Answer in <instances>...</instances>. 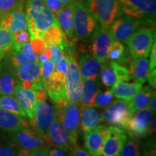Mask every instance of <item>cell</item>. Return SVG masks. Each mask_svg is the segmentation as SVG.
<instances>
[{
  "label": "cell",
  "mask_w": 156,
  "mask_h": 156,
  "mask_svg": "<svg viewBox=\"0 0 156 156\" xmlns=\"http://www.w3.org/2000/svg\"><path fill=\"white\" fill-rule=\"evenodd\" d=\"M98 20L91 12L87 0H75L74 33L75 39L87 42L93 38L98 28Z\"/></svg>",
  "instance_id": "6da1fadb"
},
{
  "label": "cell",
  "mask_w": 156,
  "mask_h": 156,
  "mask_svg": "<svg viewBox=\"0 0 156 156\" xmlns=\"http://www.w3.org/2000/svg\"><path fill=\"white\" fill-rule=\"evenodd\" d=\"M57 119L64 129L75 142H77L80 126L81 107L78 103L64 100L55 105Z\"/></svg>",
  "instance_id": "7a4b0ae2"
},
{
  "label": "cell",
  "mask_w": 156,
  "mask_h": 156,
  "mask_svg": "<svg viewBox=\"0 0 156 156\" xmlns=\"http://www.w3.org/2000/svg\"><path fill=\"white\" fill-rule=\"evenodd\" d=\"M122 13L155 26L156 0H119Z\"/></svg>",
  "instance_id": "3957f363"
},
{
  "label": "cell",
  "mask_w": 156,
  "mask_h": 156,
  "mask_svg": "<svg viewBox=\"0 0 156 156\" xmlns=\"http://www.w3.org/2000/svg\"><path fill=\"white\" fill-rule=\"evenodd\" d=\"M155 42V34L153 29L143 27L136 30L126 41L129 54L135 58L147 57Z\"/></svg>",
  "instance_id": "277c9868"
},
{
  "label": "cell",
  "mask_w": 156,
  "mask_h": 156,
  "mask_svg": "<svg viewBox=\"0 0 156 156\" xmlns=\"http://www.w3.org/2000/svg\"><path fill=\"white\" fill-rule=\"evenodd\" d=\"M91 12L101 26L109 28L122 13L119 0H87Z\"/></svg>",
  "instance_id": "5b68a950"
},
{
  "label": "cell",
  "mask_w": 156,
  "mask_h": 156,
  "mask_svg": "<svg viewBox=\"0 0 156 156\" xmlns=\"http://www.w3.org/2000/svg\"><path fill=\"white\" fill-rule=\"evenodd\" d=\"M132 116L128 101L121 99L106 106L101 114V120L102 122L126 130Z\"/></svg>",
  "instance_id": "8992f818"
},
{
  "label": "cell",
  "mask_w": 156,
  "mask_h": 156,
  "mask_svg": "<svg viewBox=\"0 0 156 156\" xmlns=\"http://www.w3.org/2000/svg\"><path fill=\"white\" fill-rule=\"evenodd\" d=\"M83 79L80 73L76 57H70L64 79V96L68 102L78 103L80 101Z\"/></svg>",
  "instance_id": "52a82bcc"
},
{
  "label": "cell",
  "mask_w": 156,
  "mask_h": 156,
  "mask_svg": "<svg viewBox=\"0 0 156 156\" xmlns=\"http://www.w3.org/2000/svg\"><path fill=\"white\" fill-rule=\"evenodd\" d=\"M57 118L55 107L46 101H37L34 116L30 121V124L44 136H47L48 129Z\"/></svg>",
  "instance_id": "ba28073f"
},
{
  "label": "cell",
  "mask_w": 156,
  "mask_h": 156,
  "mask_svg": "<svg viewBox=\"0 0 156 156\" xmlns=\"http://www.w3.org/2000/svg\"><path fill=\"white\" fill-rule=\"evenodd\" d=\"M12 133V141L19 149L37 150L49 147L46 136L34 129L23 128Z\"/></svg>",
  "instance_id": "9c48e42d"
},
{
  "label": "cell",
  "mask_w": 156,
  "mask_h": 156,
  "mask_svg": "<svg viewBox=\"0 0 156 156\" xmlns=\"http://www.w3.org/2000/svg\"><path fill=\"white\" fill-rule=\"evenodd\" d=\"M26 20L30 38H41L45 31L58 23L55 15L46 7L34 14L26 15Z\"/></svg>",
  "instance_id": "30bf717a"
},
{
  "label": "cell",
  "mask_w": 156,
  "mask_h": 156,
  "mask_svg": "<svg viewBox=\"0 0 156 156\" xmlns=\"http://www.w3.org/2000/svg\"><path fill=\"white\" fill-rule=\"evenodd\" d=\"M91 39L90 51L92 55L101 63L107 61L109 49L114 41L110 29L100 25Z\"/></svg>",
  "instance_id": "8fae6325"
},
{
  "label": "cell",
  "mask_w": 156,
  "mask_h": 156,
  "mask_svg": "<svg viewBox=\"0 0 156 156\" xmlns=\"http://www.w3.org/2000/svg\"><path fill=\"white\" fill-rule=\"evenodd\" d=\"M153 112L149 106H146L134 113L130 119L126 129L129 132V136L136 139L149 136V127L153 119Z\"/></svg>",
  "instance_id": "7c38bea8"
},
{
  "label": "cell",
  "mask_w": 156,
  "mask_h": 156,
  "mask_svg": "<svg viewBox=\"0 0 156 156\" xmlns=\"http://www.w3.org/2000/svg\"><path fill=\"white\" fill-rule=\"evenodd\" d=\"M46 139L49 147L60 148L67 152L77 146V142L69 135L57 118L48 129Z\"/></svg>",
  "instance_id": "4fadbf2b"
},
{
  "label": "cell",
  "mask_w": 156,
  "mask_h": 156,
  "mask_svg": "<svg viewBox=\"0 0 156 156\" xmlns=\"http://www.w3.org/2000/svg\"><path fill=\"white\" fill-rule=\"evenodd\" d=\"M139 20L129 15H121L109 27L114 41L126 42L140 25Z\"/></svg>",
  "instance_id": "5bb4252c"
},
{
  "label": "cell",
  "mask_w": 156,
  "mask_h": 156,
  "mask_svg": "<svg viewBox=\"0 0 156 156\" xmlns=\"http://www.w3.org/2000/svg\"><path fill=\"white\" fill-rule=\"evenodd\" d=\"M127 136L124 130L114 126H108V132L102 147V156H119Z\"/></svg>",
  "instance_id": "9a60e30c"
},
{
  "label": "cell",
  "mask_w": 156,
  "mask_h": 156,
  "mask_svg": "<svg viewBox=\"0 0 156 156\" xmlns=\"http://www.w3.org/2000/svg\"><path fill=\"white\" fill-rule=\"evenodd\" d=\"M19 85L14 67L5 56L0 62V95H13Z\"/></svg>",
  "instance_id": "2e32d148"
},
{
  "label": "cell",
  "mask_w": 156,
  "mask_h": 156,
  "mask_svg": "<svg viewBox=\"0 0 156 156\" xmlns=\"http://www.w3.org/2000/svg\"><path fill=\"white\" fill-rule=\"evenodd\" d=\"M107 132L108 126L99 125L93 130L83 134L85 148L90 156H102V147Z\"/></svg>",
  "instance_id": "e0dca14e"
},
{
  "label": "cell",
  "mask_w": 156,
  "mask_h": 156,
  "mask_svg": "<svg viewBox=\"0 0 156 156\" xmlns=\"http://www.w3.org/2000/svg\"><path fill=\"white\" fill-rule=\"evenodd\" d=\"M25 8H18L3 15L0 20V27L12 34L15 31L28 28Z\"/></svg>",
  "instance_id": "ac0fdd59"
},
{
  "label": "cell",
  "mask_w": 156,
  "mask_h": 156,
  "mask_svg": "<svg viewBox=\"0 0 156 156\" xmlns=\"http://www.w3.org/2000/svg\"><path fill=\"white\" fill-rule=\"evenodd\" d=\"M102 63L97 60L92 54L83 51L78 63L82 79L97 80L100 74Z\"/></svg>",
  "instance_id": "d6986e66"
},
{
  "label": "cell",
  "mask_w": 156,
  "mask_h": 156,
  "mask_svg": "<svg viewBox=\"0 0 156 156\" xmlns=\"http://www.w3.org/2000/svg\"><path fill=\"white\" fill-rule=\"evenodd\" d=\"M74 7L75 0L66 5L55 15L56 20L65 36L72 42L76 40L74 33Z\"/></svg>",
  "instance_id": "ffe728a7"
},
{
  "label": "cell",
  "mask_w": 156,
  "mask_h": 156,
  "mask_svg": "<svg viewBox=\"0 0 156 156\" xmlns=\"http://www.w3.org/2000/svg\"><path fill=\"white\" fill-rule=\"evenodd\" d=\"M41 38L47 46H57L64 52L74 44V42L70 41L67 38L58 23L45 31Z\"/></svg>",
  "instance_id": "44dd1931"
},
{
  "label": "cell",
  "mask_w": 156,
  "mask_h": 156,
  "mask_svg": "<svg viewBox=\"0 0 156 156\" xmlns=\"http://www.w3.org/2000/svg\"><path fill=\"white\" fill-rule=\"evenodd\" d=\"M13 95L18 101L30 119L34 116L37 103L36 93L34 90L25 89L20 85H17Z\"/></svg>",
  "instance_id": "7402d4cb"
},
{
  "label": "cell",
  "mask_w": 156,
  "mask_h": 156,
  "mask_svg": "<svg viewBox=\"0 0 156 156\" xmlns=\"http://www.w3.org/2000/svg\"><path fill=\"white\" fill-rule=\"evenodd\" d=\"M29 126V123L24 117L0 108V129L14 132Z\"/></svg>",
  "instance_id": "603a6c76"
},
{
  "label": "cell",
  "mask_w": 156,
  "mask_h": 156,
  "mask_svg": "<svg viewBox=\"0 0 156 156\" xmlns=\"http://www.w3.org/2000/svg\"><path fill=\"white\" fill-rule=\"evenodd\" d=\"M44 81L47 95L54 104H58L62 101L66 100L64 96V80L58 79L51 73Z\"/></svg>",
  "instance_id": "cb8c5ba5"
},
{
  "label": "cell",
  "mask_w": 156,
  "mask_h": 156,
  "mask_svg": "<svg viewBox=\"0 0 156 156\" xmlns=\"http://www.w3.org/2000/svg\"><path fill=\"white\" fill-rule=\"evenodd\" d=\"M142 84L134 81L129 83L125 81H116L112 85V92L114 97L126 101H129L142 88Z\"/></svg>",
  "instance_id": "d4e9b609"
},
{
  "label": "cell",
  "mask_w": 156,
  "mask_h": 156,
  "mask_svg": "<svg viewBox=\"0 0 156 156\" xmlns=\"http://www.w3.org/2000/svg\"><path fill=\"white\" fill-rule=\"evenodd\" d=\"M15 70L20 83L30 82L34 84L35 82L43 79L41 76V63L39 62H28L25 65L17 67Z\"/></svg>",
  "instance_id": "484cf974"
},
{
  "label": "cell",
  "mask_w": 156,
  "mask_h": 156,
  "mask_svg": "<svg viewBox=\"0 0 156 156\" xmlns=\"http://www.w3.org/2000/svg\"><path fill=\"white\" fill-rule=\"evenodd\" d=\"M129 73L132 79L144 84L147 81L150 73L149 61L147 57H141L132 60L129 63Z\"/></svg>",
  "instance_id": "4316f807"
},
{
  "label": "cell",
  "mask_w": 156,
  "mask_h": 156,
  "mask_svg": "<svg viewBox=\"0 0 156 156\" xmlns=\"http://www.w3.org/2000/svg\"><path fill=\"white\" fill-rule=\"evenodd\" d=\"M101 115L93 106L81 108L80 128L83 133L91 131L100 125Z\"/></svg>",
  "instance_id": "83f0119b"
},
{
  "label": "cell",
  "mask_w": 156,
  "mask_h": 156,
  "mask_svg": "<svg viewBox=\"0 0 156 156\" xmlns=\"http://www.w3.org/2000/svg\"><path fill=\"white\" fill-rule=\"evenodd\" d=\"M155 90L150 86L141 88L136 94L128 102L130 112L133 115L137 111L145 108L149 105L151 99L155 95Z\"/></svg>",
  "instance_id": "f1b7e54d"
},
{
  "label": "cell",
  "mask_w": 156,
  "mask_h": 156,
  "mask_svg": "<svg viewBox=\"0 0 156 156\" xmlns=\"http://www.w3.org/2000/svg\"><path fill=\"white\" fill-rule=\"evenodd\" d=\"M100 90V85L97 80L83 79L82 95L79 103L81 108L87 106H93L95 97Z\"/></svg>",
  "instance_id": "f546056e"
},
{
  "label": "cell",
  "mask_w": 156,
  "mask_h": 156,
  "mask_svg": "<svg viewBox=\"0 0 156 156\" xmlns=\"http://www.w3.org/2000/svg\"><path fill=\"white\" fill-rule=\"evenodd\" d=\"M0 108L26 118L27 114L14 95H0Z\"/></svg>",
  "instance_id": "4dcf8cb0"
},
{
  "label": "cell",
  "mask_w": 156,
  "mask_h": 156,
  "mask_svg": "<svg viewBox=\"0 0 156 156\" xmlns=\"http://www.w3.org/2000/svg\"><path fill=\"white\" fill-rule=\"evenodd\" d=\"M108 59L117 62L118 64H125L128 61L126 48L122 42L114 41L111 46L108 54Z\"/></svg>",
  "instance_id": "1f68e13d"
},
{
  "label": "cell",
  "mask_w": 156,
  "mask_h": 156,
  "mask_svg": "<svg viewBox=\"0 0 156 156\" xmlns=\"http://www.w3.org/2000/svg\"><path fill=\"white\" fill-rule=\"evenodd\" d=\"M14 46L11 33L0 27V62Z\"/></svg>",
  "instance_id": "d6a6232c"
},
{
  "label": "cell",
  "mask_w": 156,
  "mask_h": 156,
  "mask_svg": "<svg viewBox=\"0 0 156 156\" xmlns=\"http://www.w3.org/2000/svg\"><path fill=\"white\" fill-rule=\"evenodd\" d=\"M103 63L100 72L101 82L106 87H112L116 81L114 67L111 61H106Z\"/></svg>",
  "instance_id": "836d02e7"
},
{
  "label": "cell",
  "mask_w": 156,
  "mask_h": 156,
  "mask_svg": "<svg viewBox=\"0 0 156 156\" xmlns=\"http://www.w3.org/2000/svg\"><path fill=\"white\" fill-rule=\"evenodd\" d=\"M119 156H141L138 139L129 136L121 149Z\"/></svg>",
  "instance_id": "e575fe53"
},
{
  "label": "cell",
  "mask_w": 156,
  "mask_h": 156,
  "mask_svg": "<svg viewBox=\"0 0 156 156\" xmlns=\"http://www.w3.org/2000/svg\"><path fill=\"white\" fill-rule=\"evenodd\" d=\"M6 57L14 69H16L20 66L25 65L29 62L20 48H17L15 46H13L12 48L9 51V53L6 55Z\"/></svg>",
  "instance_id": "d590c367"
},
{
  "label": "cell",
  "mask_w": 156,
  "mask_h": 156,
  "mask_svg": "<svg viewBox=\"0 0 156 156\" xmlns=\"http://www.w3.org/2000/svg\"><path fill=\"white\" fill-rule=\"evenodd\" d=\"M114 101V95L112 90H108L106 91H99L95 97L93 106L104 108L108 106Z\"/></svg>",
  "instance_id": "8d00e7d4"
},
{
  "label": "cell",
  "mask_w": 156,
  "mask_h": 156,
  "mask_svg": "<svg viewBox=\"0 0 156 156\" xmlns=\"http://www.w3.org/2000/svg\"><path fill=\"white\" fill-rule=\"evenodd\" d=\"M25 0H0V15L18 8H25Z\"/></svg>",
  "instance_id": "74e56055"
},
{
  "label": "cell",
  "mask_w": 156,
  "mask_h": 156,
  "mask_svg": "<svg viewBox=\"0 0 156 156\" xmlns=\"http://www.w3.org/2000/svg\"><path fill=\"white\" fill-rule=\"evenodd\" d=\"M12 36L14 46L17 48H20L23 44L29 42L30 40V35L28 28L15 31L12 34Z\"/></svg>",
  "instance_id": "f35d334b"
},
{
  "label": "cell",
  "mask_w": 156,
  "mask_h": 156,
  "mask_svg": "<svg viewBox=\"0 0 156 156\" xmlns=\"http://www.w3.org/2000/svg\"><path fill=\"white\" fill-rule=\"evenodd\" d=\"M111 62H112L113 67H114L116 81L129 82L130 80H132L127 68L122 65V64H118L116 62L111 61Z\"/></svg>",
  "instance_id": "ab89813d"
},
{
  "label": "cell",
  "mask_w": 156,
  "mask_h": 156,
  "mask_svg": "<svg viewBox=\"0 0 156 156\" xmlns=\"http://www.w3.org/2000/svg\"><path fill=\"white\" fill-rule=\"evenodd\" d=\"M46 7L44 0H25V15L34 14Z\"/></svg>",
  "instance_id": "60d3db41"
},
{
  "label": "cell",
  "mask_w": 156,
  "mask_h": 156,
  "mask_svg": "<svg viewBox=\"0 0 156 156\" xmlns=\"http://www.w3.org/2000/svg\"><path fill=\"white\" fill-rule=\"evenodd\" d=\"M142 156H156L155 136L148 139L143 144L142 147Z\"/></svg>",
  "instance_id": "b9f144b4"
},
{
  "label": "cell",
  "mask_w": 156,
  "mask_h": 156,
  "mask_svg": "<svg viewBox=\"0 0 156 156\" xmlns=\"http://www.w3.org/2000/svg\"><path fill=\"white\" fill-rule=\"evenodd\" d=\"M50 147L37 150H23L17 151V156H46Z\"/></svg>",
  "instance_id": "7bdbcfd3"
},
{
  "label": "cell",
  "mask_w": 156,
  "mask_h": 156,
  "mask_svg": "<svg viewBox=\"0 0 156 156\" xmlns=\"http://www.w3.org/2000/svg\"><path fill=\"white\" fill-rule=\"evenodd\" d=\"M20 49L24 54L25 57L27 58V59L28 60L29 62H38V55L35 53L33 50V48H31V46L30 43L27 42L25 44H23L21 46Z\"/></svg>",
  "instance_id": "ee69618b"
},
{
  "label": "cell",
  "mask_w": 156,
  "mask_h": 156,
  "mask_svg": "<svg viewBox=\"0 0 156 156\" xmlns=\"http://www.w3.org/2000/svg\"><path fill=\"white\" fill-rule=\"evenodd\" d=\"M30 46L31 48H33L34 51L37 55H39L46 49L47 46L45 44L44 41L42 40L41 38H30Z\"/></svg>",
  "instance_id": "f6af8a7d"
},
{
  "label": "cell",
  "mask_w": 156,
  "mask_h": 156,
  "mask_svg": "<svg viewBox=\"0 0 156 156\" xmlns=\"http://www.w3.org/2000/svg\"><path fill=\"white\" fill-rule=\"evenodd\" d=\"M54 67L55 64L51 60L41 64V76L43 79L44 80L49 77L54 72Z\"/></svg>",
  "instance_id": "bcb514c9"
},
{
  "label": "cell",
  "mask_w": 156,
  "mask_h": 156,
  "mask_svg": "<svg viewBox=\"0 0 156 156\" xmlns=\"http://www.w3.org/2000/svg\"><path fill=\"white\" fill-rule=\"evenodd\" d=\"M44 2L46 8L55 15L65 6L59 0H44Z\"/></svg>",
  "instance_id": "7dc6e473"
},
{
  "label": "cell",
  "mask_w": 156,
  "mask_h": 156,
  "mask_svg": "<svg viewBox=\"0 0 156 156\" xmlns=\"http://www.w3.org/2000/svg\"><path fill=\"white\" fill-rule=\"evenodd\" d=\"M69 58L70 57H68V56H64L56 62L55 67H54V71L65 76L68 69V65H69Z\"/></svg>",
  "instance_id": "c3c4849f"
},
{
  "label": "cell",
  "mask_w": 156,
  "mask_h": 156,
  "mask_svg": "<svg viewBox=\"0 0 156 156\" xmlns=\"http://www.w3.org/2000/svg\"><path fill=\"white\" fill-rule=\"evenodd\" d=\"M51 51V61H52L54 64H56L58 61H59L61 58L64 57V51L60 49L59 48L55 46H48Z\"/></svg>",
  "instance_id": "681fc988"
},
{
  "label": "cell",
  "mask_w": 156,
  "mask_h": 156,
  "mask_svg": "<svg viewBox=\"0 0 156 156\" xmlns=\"http://www.w3.org/2000/svg\"><path fill=\"white\" fill-rule=\"evenodd\" d=\"M17 151L12 146L0 145V156H17Z\"/></svg>",
  "instance_id": "f907efd6"
},
{
  "label": "cell",
  "mask_w": 156,
  "mask_h": 156,
  "mask_svg": "<svg viewBox=\"0 0 156 156\" xmlns=\"http://www.w3.org/2000/svg\"><path fill=\"white\" fill-rule=\"evenodd\" d=\"M66 156H90V155L85 149L77 146L72 151L67 152Z\"/></svg>",
  "instance_id": "816d5d0a"
},
{
  "label": "cell",
  "mask_w": 156,
  "mask_h": 156,
  "mask_svg": "<svg viewBox=\"0 0 156 156\" xmlns=\"http://www.w3.org/2000/svg\"><path fill=\"white\" fill-rule=\"evenodd\" d=\"M51 55L52 54H51V48H49V46H47L44 51L38 55V62L41 64V63H44V62L49 61V60H51Z\"/></svg>",
  "instance_id": "f5cc1de1"
},
{
  "label": "cell",
  "mask_w": 156,
  "mask_h": 156,
  "mask_svg": "<svg viewBox=\"0 0 156 156\" xmlns=\"http://www.w3.org/2000/svg\"><path fill=\"white\" fill-rule=\"evenodd\" d=\"M151 60L149 63V69L150 72L155 69L156 66V44L155 42L153 44V47L151 51Z\"/></svg>",
  "instance_id": "db71d44e"
},
{
  "label": "cell",
  "mask_w": 156,
  "mask_h": 156,
  "mask_svg": "<svg viewBox=\"0 0 156 156\" xmlns=\"http://www.w3.org/2000/svg\"><path fill=\"white\" fill-rule=\"evenodd\" d=\"M67 153V151L60 149V148L50 147L46 156H66Z\"/></svg>",
  "instance_id": "11a10c76"
},
{
  "label": "cell",
  "mask_w": 156,
  "mask_h": 156,
  "mask_svg": "<svg viewBox=\"0 0 156 156\" xmlns=\"http://www.w3.org/2000/svg\"><path fill=\"white\" fill-rule=\"evenodd\" d=\"M147 80L149 83L152 88L155 90L156 88V70L154 69L153 70L150 72L149 75H148Z\"/></svg>",
  "instance_id": "9f6ffc18"
},
{
  "label": "cell",
  "mask_w": 156,
  "mask_h": 156,
  "mask_svg": "<svg viewBox=\"0 0 156 156\" xmlns=\"http://www.w3.org/2000/svg\"><path fill=\"white\" fill-rule=\"evenodd\" d=\"M36 93V101H47V92L46 88L34 90Z\"/></svg>",
  "instance_id": "6f0895ef"
},
{
  "label": "cell",
  "mask_w": 156,
  "mask_h": 156,
  "mask_svg": "<svg viewBox=\"0 0 156 156\" xmlns=\"http://www.w3.org/2000/svg\"><path fill=\"white\" fill-rule=\"evenodd\" d=\"M155 120H156L155 116H154L153 118L152 119L151 122V124H150V127H149L150 135H153V134H155Z\"/></svg>",
  "instance_id": "680465c9"
},
{
  "label": "cell",
  "mask_w": 156,
  "mask_h": 156,
  "mask_svg": "<svg viewBox=\"0 0 156 156\" xmlns=\"http://www.w3.org/2000/svg\"><path fill=\"white\" fill-rule=\"evenodd\" d=\"M155 102H156V98H155V95H154L153 98L151 99V102H150L149 105H148V106H149L150 109H151V110L153 113H155V110H156Z\"/></svg>",
  "instance_id": "91938a15"
},
{
  "label": "cell",
  "mask_w": 156,
  "mask_h": 156,
  "mask_svg": "<svg viewBox=\"0 0 156 156\" xmlns=\"http://www.w3.org/2000/svg\"><path fill=\"white\" fill-rule=\"evenodd\" d=\"M59 1L63 3L64 5H68V4H69L70 2H72L73 0H59Z\"/></svg>",
  "instance_id": "94428289"
},
{
  "label": "cell",
  "mask_w": 156,
  "mask_h": 156,
  "mask_svg": "<svg viewBox=\"0 0 156 156\" xmlns=\"http://www.w3.org/2000/svg\"><path fill=\"white\" fill-rule=\"evenodd\" d=\"M2 15H0V20H1V18H2Z\"/></svg>",
  "instance_id": "6125c7cd"
}]
</instances>
